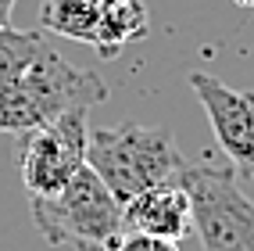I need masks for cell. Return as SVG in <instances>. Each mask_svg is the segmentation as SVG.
Instances as JSON below:
<instances>
[{"instance_id":"3957f363","label":"cell","mask_w":254,"mask_h":251,"mask_svg":"<svg viewBox=\"0 0 254 251\" xmlns=\"http://www.w3.org/2000/svg\"><path fill=\"white\" fill-rule=\"evenodd\" d=\"M32 223L50 248L72 244L79 251H108L126 233L122 205L90 165L47 197H29Z\"/></svg>"},{"instance_id":"8992f818","label":"cell","mask_w":254,"mask_h":251,"mask_svg":"<svg viewBox=\"0 0 254 251\" xmlns=\"http://www.w3.org/2000/svg\"><path fill=\"white\" fill-rule=\"evenodd\" d=\"M190 86L236 176L254 179V90H233L208 72H190Z\"/></svg>"},{"instance_id":"7c38bea8","label":"cell","mask_w":254,"mask_h":251,"mask_svg":"<svg viewBox=\"0 0 254 251\" xmlns=\"http://www.w3.org/2000/svg\"><path fill=\"white\" fill-rule=\"evenodd\" d=\"M11 11H14V0H0V25H11Z\"/></svg>"},{"instance_id":"ba28073f","label":"cell","mask_w":254,"mask_h":251,"mask_svg":"<svg viewBox=\"0 0 254 251\" xmlns=\"http://www.w3.org/2000/svg\"><path fill=\"white\" fill-rule=\"evenodd\" d=\"M147 29H150V18H147L143 0L104 4V11H100V25H97V36H93L90 47H93L104 61H111V58L122 54V47L143 40Z\"/></svg>"},{"instance_id":"5bb4252c","label":"cell","mask_w":254,"mask_h":251,"mask_svg":"<svg viewBox=\"0 0 254 251\" xmlns=\"http://www.w3.org/2000/svg\"><path fill=\"white\" fill-rule=\"evenodd\" d=\"M100 4H122V0H100Z\"/></svg>"},{"instance_id":"7a4b0ae2","label":"cell","mask_w":254,"mask_h":251,"mask_svg":"<svg viewBox=\"0 0 254 251\" xmlns=\"http://www.w3.org/2000/svg\"><path fill=\"white\" fill-rule=\"evenodd\" d=\"M86 165L104 179V187L118 197V205H126L140 190L176 179L186 158L168 126L118 122L108 129H90Z\"/></svg>"},{"instance_id":"52a82bcc","label":"cell","mask_w":254,"mask_h":251,"mask_svg":"<svg viewBox=\"0 0 254 251\" xmlns=\"http://www.w3.org/2000/svg\"><path fill=\"white\" fill-rule=\"evenodd\" d=\"M122 226L132 233L161 237V241H183L193 230L190 197H186L183 183L165 179L158 187H147L136 197H129L122 205Z\"/></svg>"},{"instance_id":"6da1fadb","label":"cell","mask_w":254,"mask_h":251,"mask_svg":"<svg viewBox=\"0 0 254 251\" xmlns=\"http://www.w3.org/2000/svg\"><path fill=\"white\" fill-rule=\"evenodd\" d=\"M100 100H108V83L90 69H75L47 40L40 54L0 86V133L18 137L25 129L61 119L64 111L93 108Z\"/></svg>"},{"instance_id":"4fadbf2b","label":"cell","mask_w":254,"mask_h":251,"mask_svg":"<svg viewBox=\"0 0 254 251\" xmlns=\"http://www.w3.org/2000/svg\"><path fill=\"white\" fill-rule=\"evenodd\" d=\"M236 4H244V7H254V0H236Z\"/></svg>"},{"instance_id":"9c48e42d","label":"cell","mask_w":254,"mask_h":251,"mask_svg":"<svg viewBox=\"0 0 254 251\" xmlns=\"http://www.w3.org/2000/svg\"><path fill=\"white\" fill-rule=\"evenodd\" d=\"M100 0H43L40 4V29L54 36H68L75 43H93L100 25Z\"/></svg>"},{"instance_id":"277c9868","label":"cell","mask_w":254,"mask_h":251,"mask_svg":"<svg viewBox=\"0 0 254 251\" xmlns=\"http://www.w3.org/2000/svg\"><path fill=\"white\" fill-rule=\"evenodd\" d=\"M176 179L190 197L200 251H254V201L244 194L233 165L186 162Z\"/></svg>"},{"instance_id":"8fae6325","label":"cell","mask_w":254,"mask_h":251,"mask_svg":"<svg viewBox=\"0 0 254 251\" xmlns=\"http://www.w3.org/2000/svg\"><path fill=\"white\" fill-rule=\"evenodd\" d=\"M108 251H179V244H176V241H161V237H147V233L126 230Z\"/></svg>"},{"instance_id":"30bf717a","label":"cell","mask_w":254,"mask_h":251,"mask_svg":"<svg viewBox=\"0 0 254 251\" xmlns=\"http://www.w3.org/2000/svg\"><path fill=\"white\" fill-rule=\"evenodd\" d=\"M43 43H47V32H43V29L22 32V29L0 25V86L18 76L25 65L40 54Z\"/></svg>"},{"instance_id":"5b68a950","label":"cell","mask_w":254,"mask_h":251,"mask_svg":"<svg viewBox=\"0 0 254 251\" xmlns=\"http://www.w3.org/2000/svg\"><path fill=\"white\" fill-rule=\"evenodd\" d=\"M90 140V108L64 111L61 119L25 129L14 140V158L29 197H47L61 190L82 165Z\"/></svg>"}]
</instances>
